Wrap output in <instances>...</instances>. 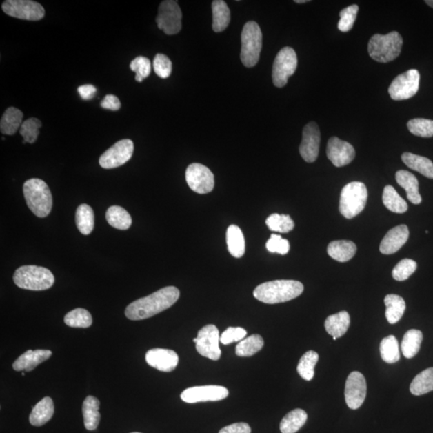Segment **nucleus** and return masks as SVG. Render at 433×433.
Returning a JSON list of instances; mask_svg holds the SVG:
<instances>
[{
	"mask_svg": "<svg viewBox=\"0 0 433 433\" xmlns=\"http://www.w3.org/2000/svg\"><path fill=\"white\" fill-rule=\"evenodd\" d=\"M179 290L175 287L161 288L148 296L132 302L125 309V316L130 321H142L164 312L178 301Z\"/></svg>",
	"mask_w": 433,
	"mask_h": 433,
	"instance_id": "obj_1",
	"label": "nucleus"
},
{
	"mask_svg": "<svg viewBox=\"0 0 433 433\" xmlns=\"http://www.w3.org/2000/svg\"><path fill=\"white\" fill-rule=\"evenodd\" d=\"M303 283L295 280H274L260 284L254 290V296L259 301L276 304L290 301L303 292Z\"/></svg>",
	"mask_w": 433,
	"mask_h": 433,
	"instance_id": "obj_2",
	"label": "nucleus"
},
{
	"mask_svg": "<svg viewBox=\"0 0 433 433\" xmlns=\"http://www.w3.org/2000/svg\"><path fill=\"white\" fill-rule=\"evenodd\" d=\"M28 208L39 218H46L51 213L52 196L48 185L41 179L28 180L23 187Z\"/></svg>",
	"mask_w": 433,
	"mask_h": 433,
	"instance_id": "obj_3",
	"label": "nucleus"
},
{
	"mask_svg": "<svg viewBox=\"0 0 433 433\" xmlns=\"http://www.w3.org/2000/svg\"><path fill=\"white\" fill-rule=\"evenodd\" d=\"M403 39L401 34L392 32L386 35L376 34L369 41L367 50L374 61L388 63L394 61L401 52Z\"/></svg>",
	"mask_w": 433,
	"mask_h": 433,
	"instance_id": "obj_4",
	"label": "nucleus"
},
{
	"mask_svg": "<svg viewBox=\"0 0 433 433\" xmlns=\"http://www.w3.org/2000/svg\"><path fill=\"white\" fill-rule=\"evenodd\" d=\"M13 280L19 288L30 290H46L55 283V277L50 270L37 265H23L18 268Z\"/></svg>",
	"mask_w": 433,
	"mask_h": 433,
	"instance_id": "obj_5",
	"label": "nucleus"
},
{
	"mask_svg": "<svg viewBox=\"0 0 433 433\" xmlns=\"http://www.w3.org/2000/svg\"><path fill=\"white\" fill-rule=\"evenodd\" d=\"M367 200L366 185L362 182H351L344 186L341 191L339 211L348 219L355 218L365 208Z\"/></svg>",
	"mask_w": 433,
	"mask_h": 433,
	"instance_id": "obj_6",
	"label": "nucleus"
},
{
	"mask_svg": "<svg viewBox=\"0 0 433 433\" xmlns=\"http://www.w3.org/2000/svg\"><path fill=\"white\" fill-rule=\"evenodd\" d=\"M241 41V61L245 67L255 66L259 61L263 46V34L257 23L250 21L245 24Z\"/></svg>",
	"mask_w": 433,
	"mask_h": 433,
	"instance_id": "obj_7",
	"label": "nucleus"
},
{
	"mask_svg": "<svg viewBox=\"0 0 433 433\" xmlns=\"http://www.w3.org/2000/svg\"><path fill=\"white\" fill-rule=\"evenodd\" d=\"M298 59L293 48L285 47L278 53L274 61L272 79L274 85L283 88L287 85L288 79L296 71Z\"/></svg>",
	"mask_w": 433,
	"mask_h": 433,
	"instance_id": "obj_8",
	"label": "nucleus"
},
{
	"mask_svg": "<svg viewBox=\"0 0 433 433\" xmlns=\"http://www.w3.org/2000/svg\"><path fill=\"white\" fill-rule=\"evenodd\" d=\"M420 79V73L416 70H410L399 75L388 88L392 99L403 101L414 97L419 90Z\"/></svg>",
	"mask_w": 433,
	"mask_h": 433,
	"instance_id": "obj_9",
	"label": "nucleus"
},
{
	"mask_svg": "<svg viewBox=\"0 0 433 433\" xmlns=\"http://www.w3.org/2000/svg\"><path fill=\"white\" fill-rule=\"evenodd\" d=\"M2 9L9 17L24 21H38L46 16L42 5L32 0H7L3 3Z\"/></svg>",
	"mask_w": 433,
	"mask_h": 433,
	"instance_id": "obj_10",
	"label": "nucleus"
},
{
	"mask_svg": "<svg viewBox=\"0 0 433 433\" xmlns=\"http://www.w3.org/2000/svg\"><path fill=\"white\" fill-rule=\"evenodd\" d=\"M182 13L178 2L165 0L161 2L156 19L157 26L166 35H175L181 29Z\"/></svg>",
	"mask_w": 433,
	"mask_h": 433,
	"instance_id": "obj_11",
	"label": "nucleus"
},
{
	"mask_svg": "<svg viewBox=\"0 0 433 433\" xmlns=\"http://www.w3.org/2000/svg\"><path fill=\"white\" fill-rule=\"evenodd\" d=\"M220 336L219 329L214 325H206L200 330L197 337V351L210 360L219 361L221 356Z\"/></svg>",
	"mask_w": 433,
	"mask_h": 433,
	"instance_id": "obj_12",
	"label": "nucleus"
},
{
	"mask_svg": "<svg viewBox=\"0 0 433 433\" xmlns=\"http://www.w3.org/2000/svg\"><path fill=\"white\" fill-rule=\"evenodd\" d=\"M185 180L190 188L199 194H208L214 190V176L203 165H190L185 171Z\"/></svg>",
	"mask_w": 433,
	"mask_h": 433,
	"instance_id": "obj_13",
	"label": "nucleus"
},
{
	"mask_svg": "<svg viewBox=\"0 0 433 433\" xmlns=\"http://www.w3.org/2000/svg\"><path fill=\"white\" fill-rule=\"evenodd\" d=\"M134 145L130 139L117 142L103 154L99 159L102 168L110 170L125 165L134 154Z\"/></svg>",
	"mask_w": 433,
	"mask_h": 433,
	"instance_id": "obj_14",
	"label": "nucleus"
},
{
	"mask_svg": "<svg viewBox=\"0 0 433 433\" xmlns=\"http://www.w3.org/2000/svg\"><path fill=\"white\" fill-rule=\"evenodd\" d=\"M229 395L228 388L223 386L208 385L192 387L182 392L181 399L185 403L223 401Z\"/></svg>",
	"mask_w": 433,
	"mask_h": 433,
	"instance_id": "obj_15",
	"label": "nucleus"
},
{
	"mask_svg": "<svg viewBox=\"0 0 433 433\" xmlns=\"http://www.w3.org/2000/svg\"><path fill=\"white\" fill-rule=\"evenodd\" d=\"M344 395L346 403L351 410H356L361 407L367 395V383L362 373L352 372L348 376Z\"/></svg>",
	"mask_w": 433,
	"mask_h": 433,
	"instance_id": "obj_16",
	"label": "nucleus"
},
{
	"mask_svg": "<svg viewBox=\"0 0 433 433\" xmlns=\"http://www.w3.org/2000/svg\"><path fill=\"white\" fill-rule=\"evenodd\" d=\"M319 145L321 131L316 122H310L303 131V140L299 146L300 155L305 161L312 163L318 159Z\"/></svg>",
	"mask_w": 433,
	"mask_h": 433,
	"instance_id": "obj_17",
	"label": "nucleus"
},
{
	"mask_svg": "<svg viewBox=\"0 0 433 433\" xmlns=\"http://www.w3.org/2000/svg\"><path fill=\"white\" fill-rule=\"evenodd\" d=\"M327 155L334 166L343 167L350 164L355 159L356 151L348 142L333 137L328 141Z\"/></svg>",
	"mask_w": 433,
	"mask_h": 433,
	"instance_id": "obj_18",
	"label": "nucleus"
},
{
	"mask_svg": "<svg viewBox=\"0 0 433 433\" xmlns=\"http://www.w3.org/2000/svg\"><path fill=\"white\" fill-rule=\"evenodd\" d=\"M145 361L150 367L157 370L170 372L178 366L179 357L178 354L170 349L154 348L147 352Z\"/></svg>",
	"mask_w": 433,
	"mask_h": 433,
	"instance_id": "obj_19",
	"label": "nucleus"
},
{
	"mask_svg": "<svg viewBox=\"0 0 433 433\" xmlns=\"http://www.w3.org/2000/svg\"><path fill=\"white\" fill-rule=\"evenodd\" d=\"M408 237H410V230L407 225L396 226L388 231L383 239L380 245L381 252L383 254H395L407 243Z\"/></svg>",
	"mask_w": 433,
	"mask_h": 433,
	"instance_id": "obj_20",
	"label": "nucleus"
},
{
	"mask_svg": "<svg viewBox=\"0 0 433 433\" xmlns=\"http://www.w3.org/2000/svg\"><path fill=\"white\" fill-rule=\"evenodd\" d=\"M52 355L49 350H29L19 356L13 363V369L17 372H32L39 364L48 360Z\"/></svg>",
	"mask_w": 433,
	"mask_h": 433,
	"instance_id": "obj_21",
	"label": "nucleus"
},
{
	"mask_svg": "<svg viewBox=\"0 0 433 433\" xmlns=\"http://www.w3.org/2000/svg\"><path fill=\"white\" fill-rule=\"evenodd\" d=\"M399 185L406 190L407 198L412 204L419 205L422 198L419 192V182L415 175L407 170H399L396 174Z\"/></svg>",
	"mask_w": 433,
	"mask_h": 433,
	"instance_id": "obj_22",
	"label": "nucleus"
},
{
	"mask_svg": "<svg viewBox=\"0 0 433 433\" xmlns=\"http://www.w3.org/2000/svg\"><path fill=\"white\" fill-rule=\"evenodd\" d=\"M54 412H55V407H54L52 399L48 396L44 397L33 407L29 421L33 426H43L52 419Z\"/></svg>",
	"mask_w": 433,
	"mask_h": 433,
	"instance_id": "obj_23",
	"label": "nucleus"
},
{
	"mask_svg": "<svg viewBox=\"0 0 433 433\" xmlns=\"http://www.w3.org/2000/svg\"><path fill=\"white\" fill-rule=\"evenodd\" d=\"M350 316L347 312H341L332 314L325 321V329L333 337L334 341L341 338L348 332L350 326Z\"/></svg>",
	"mask_w": 433,
	"mask_h": 433,
	"instance_id": "obj_24",
	"label": "nucleus"
},
{
	"mask_svg": "<svg viewBox=\"0 0 433 433\" xmlns=\"http://www.w3.org/2000/svg\"><path fill=\"white\" fill-rule=\"evenodd\" d=\"M356 245L352 241H333L328 245V253L330 257L341 263L348 262L356 253Z\"/></svg>",
	"mask_w": 433,
	"mask_h": 433,
	"instance_id": "obj_25",
	"label": "nucleus"
},
{
	"mask_svg": "<svg viewBox=\"0 0 433 433\" xmlns=\"http://www.w3.org/2000/svg\"><path fill=\"white\" fill-rule=\"evenodd\" d=\"M100 401L98 399L88 396L83 403L82 412L86 430L93 431L97 429L101 421Z\"/></svg>",
	"mask_w": 433,
	"mask_h": 433,
	"instance_id": "obj_26",
	"label": "nucleus"
},
{
	"mask_svg": "<svg viewBox=\"0 0 433 433\" xmlns=\"http://www.w3.org/2000/svg\"><path fill=\"white\" fill-rule=\"evenodd\" d=\"M401 159L408 168L415 170L427 179H433V163L427 157L405 152Z\"/></svg>",
	"mask_w": 433,
	"mask_h": 433,
	"instance_id": "obj_27",
	"label": "nucleus"
},
{
	"mask_svg": "<svg viewBox=\"0 0 433 433\" xmlns=\"http://www.w3.org/2000/svg\"><path fill=\"white\" fill-rule=\"evenodd\" d=\"M23 113L17 108L10 107L3 113L0 121V130L3 134L14 135L23 124Z\"/></svg>",
	"mask_w": 433,
	"mask_h": 433,
	"instance_id": "obj_28",
	"label": "nucleus"
},
{
	"mask_svg": "<svg viewBox=\"0 0 433 433\" xmlns=\"http://www.w3.org/2000/svg\"><path fill=\"white\" fill-rule=\"evenodd\" d=\"M226 243L228 250L234 258H241L245 254V239L242 230L238 225H231L226 231Z\"/></svg>",
	"mask_w": 433,
	"mask_h": 433,
	"instance_id": "obj_29",
	"label": "nucleus"
},
{
	"mask_svg": "<svg viewBox=\"0 0 433 433\" xmlns=\"http://www.w3.org/2000/svg\"><path fill=\"white\" fill-rule=\"evenodd\" d=\"M386 305L385 316L388 323L395 324L401 321L405 312V299L397 294H387L385 299Z\"/></svg>",
	"mask_w": 433,
	"mask_h": 433,
	"instance_id": "obj_30",
	"label": "nucleus"
},
{
	"mask_svg": "<svg viewBox=\"0 0 433 433\" xmlns=\"http://www.w3.org/2000/svg\"><path fill=\"white\" fill-rule=\"evenodd\" d=\"M213 30L221 32L225 30L230 22V11L223 0H214L212 3Z\"/></svg>",
	"mask_w": 433,
	"mask_h": 433,
	"instance_id": "obj_31",
	"label": "nucleus"
},
{
	"mask_svg": "<svg viewBox=\"0 0 433 433\" xmlns=\"http://www.w3.org/2000/svg\"><path fill=\"white\" fill-rule=\"evenodd\" d=\"M308 420L307 412L300 408L292 410L283 417L280 423V431L282 433L297 432Z\"/></svg>",
	"mask_w": 433,
	"mask_h": 433,
	"instance_id": "obj_32",
	"label": "nucleus"
},
{
	"mask_svg": "<svg viewBox=\"0 0 433 433\" xmlns=\"http://www.w3.org/2000/svg\"><path fill=\"white\" fill-rule=\"evenodd\" d=\"M106 219L108 224L118 230H128L132 225V218L129 212L118 205H113L108 209Z\"/></svg>",
	"mask_w": 433,
	"mask_h": 433,
	"instance_id": "obj_33",
	"label": "nucleus"
},
{
	"mask_svg": "<svg viewBox=\"0 0 433 433\" xmlns=\"http://www.w3.org/2000/svg\"><path fill=\"white\" fill-rule=\"evenodd\" d=\"M423 334L419 330L412 329L403 336L401 350L407 359L414 357L421 349Z\"/></svg>",
	"mask_w": 433,
	"mask_h": 433,
	"instance_id": "obj_34",
	"label": "nucleus"
},
{
	"mask_svg": "<svg viewBox=\"0 0 433 433\" xmlns=\"http://www.w3.org/2000/svg\"><path fill=\"white\" fill-rule=\"evenodd\" d=\"M383 203L393 213L403 214L407 210V204L397 193L394 187L387 185L383 192Z\"/></svg>",
	"mask_w": 433,
	"mask_h": 433,
	"instance_id": "obj_35",
	"label": "nucleus"
},
{
	"mask_svg": "<svg viewBox=\"0 0 433 433\" xmlns=\"http://www.w3.org/2000/svg\"><path fill=\"white\" fill-rule=\"evenodd\" d=\"M76 224L80 232L83 235L92 233L94 228V213L91 206L82 204L77 210Z\"/></svg>",
	"mask_w": 433,
	"mask_h": 433,
	"instance_id": "obj_36",
	"label": "nucleus"
},
{
	"mask_svg": "<svg viewBox=\"0 0 433 433\" xmlns=\"http://www.w3.org/2000/svg\"><path fill=\"white\" fill-rule=\"evenodd\" d=\"M410 391L415 396L424 395L433 391V367L426 369L413 379Z\"/></svg>",
	"mask_w": 433,
	"mask_h": 433,
	"instance_id": "obj_37",
	"label": "nucleus"
},
{
	"mask_svg": "<svg viewBox=\"0 0 433 433\" xmlns=\"http://www.w3.org/2000/svg\"><path fill=\"white\" fill-rule=\"evenodd\" d=\"M264 341L260 334H252L240 341L236 346V355L240 357H250L255 355L263 348Z\"/></svg>",
	"mask_w": 433,
	"mask_h": 433,
	"instance_id": "obj_38",
	"label": "nucleus"
},
{
	"mask_svg": "<svg viewBox=\"0 0 433 433\" xmlns=\"http://www.w3.org/2000/svg\"><path fill=\"white\" fill-rule=\"evenodd\" d=\"M319 361L318 353L314 351H309L304 354L300 359L297 367V372L299 376L305 381H312L314 376V367Z\"/></svg>",
	"mask_w": 433,
	"mask_h": 433,
	"instance_id": "obj_39",
	"label": "nucleus"
},
{
	"mask_svg": "<svg viewBox=\"0 0 433 433\" xmlns=\"http://www.w3.org/2000/svg\"><path fill=\"white\" fill-rule=\"evenodd\" d=\"M380 350L382 360L387 363H395L400 360L399 343L394 336H388L383 339Z\"/></svg>",
	"mask_w": 433,
	"mask_h": 433,
	"instance_id": "obj_40",
	"label": "nucleus"
},
{
	"mask_svg": "<svg viewBox=\"0 0 433 433\" xmlns=\"http://www.w3.org/2000/svg\"><path fill=\"white\" fill-rule=\"evenodd\" d=\"M65 323L70 328H88L92 323V317L87 310L77 308L66 314Z\"/></svg>",
	"mask_w": 433,
	"mask_h": 433,
	"instance_id": "obj_41",
	"label": "nucleus"
},
{
	"mask_svg": "<svg viewBox=\"0 0 433 433\" xmlns=\"http://www.w3.org/2000/svg\"><path fill=\"white\" fill-rule=\"evenodd\" d=\"M270 230L282 234L289 233L294 228V221L289 215L273 214L265 221Z\"/></svg>",
	"mask_w": 433,
	"mask_h": 433,
	"instance_id": "obj_42",
	"label": "nucleus"
},
{
	"mask_svg": "<svg viewBox=\"0 0 433 433\" xmlns=\"http://www.w3.org/2000/svg\"><path fill=\"white\" fill-rule=\"evenodd\" d=\"M42 127V123L37 118H30L23 122L19 130V134L23 137V144H33L37 141L39 134V129Z\"/></svg>",
	"mask_w": 433,
	"mask_h": 433,
	"instance_id": "obj_43",
	"label": "nucleus"
},
{
	"mask_svg": "<svg viewBox=\"0 0 433 433\" xmlns=\"http://www.w3.org/2000/svg\"><path fill=\"white\" fill-rule=\"evenodd\" d=\"M407 129L413 135L421 137H433V121L416 118L407 122Z\"/></svg>",
	"mask_w": 433,
	"mask_h": 433,
	"instance_id": "obj_44",
	"label": "nucleus"
},
{
	"mask_svg": "<svg viewBox=\"0 0 433 433\" xmlns=\"http://www.w3.org/2000/svg\"><path fill=\"white\" fill-rule=\"evenodd\" d=\"M417 268V263L412 259H403L392 270V277L396 281H405L414 273Z\"/></svg>",
	"mask_w": 433,
	"mask_h": 433,
	"instance_id": "obj_45",
	"label": "nucleus"
},
{
	"mask_svg": "<svg viewBox=\"0 0 433 433\" xmlns=\"http://www.w3.org/2000/svg\"><path fill=\"white\" fill-rule=\"evenodd\" d=\"M358 12L359 7L356 4L342 10L341 13H339L341 19H339L338 23L339 31L347 32L351 30L354 23L356 21Z\"/></svg>",
	"mask_w": 433,
	"mask_h": 433,
	"instance_id": "obj_46",
	"label": "nucleus"
},
{
	"mask_svg": "<svg viewBox=\"0 0 433 433\" xmlns=\"http://www.w3.org/2000/svg\"><path fill=\"white\" fill-rule=\"evenodd\" d=\"M130 70L136 72V81L142 82L144 79L150 75L151 62L147 57H137L130 63Z\"/></svg>",
	"mask_w": 433,
	"mask_h": 433,
	"instance_id": "obj_47",
	"label": "nucleus"
},
{
	"mask_svg": "<svg viewBox=\"0 0 433 433\" xmlns=\"http://www.w3.org/2000/svg\"><path fill=\"white\" fill-rule=\"evenodd\" d=\"M265 247L269 252L277 253L279 254H287L290 250V243L288 240L284 239L279 234H273L270 236Z\"/></svg>",
	"mask_w": 433,
	"mask_h": 433,
	"instance_id": "obj_48",
	"label": "nucleus"
},
{
	"mask_svg": "<svg viewBox=\"0 0 433 433\" xmlns=\"http://www.w3.org/2000/svg\"><path fill=\"white\" fill-rule=\"evenodd\" d=\"M154 70L157 76L162 79L168 78L172 72V62L168 57L163 54H157L154 57Z\"/></svg>",
	"mask_w": 433,
	"mask_h": 433,
	"instance_id": "obj_49",
	"label": "nucleus"
},
{
	"mask_svg": "<svg viewBox=\"0 0 433 433\" xmlns=\"http://www.w3.org/2000/svg\"><path fill=\"white\" fill-rule=\"evenodd\" d=\"M247 334V331L243 328L230 327L221 334L220 342L224 345H228V344L242 341Z\"/></svg>",
	"mask_w": 433,
	"mask_h": 433,
	"instance_id": "obj_50",
	"label": "nucleus"
},
{
	"mask_svg": "<svg viewBox=\"0 0 433 433\" xmlns=\"http://www.w3.org/2000/svg\"><path fill=\"white\" fill-rule=\"evenodd\" d=\"M219 433H252V429L247 423H235L223 427Z\"/></svg>",
	"mask_w": 433,
	"mask_h": 433,
	"instance_id": "obj_51",
	"label": "nucleus"
},
{
	"mask_svg": "<svg viewBox=\"0 0 433 433\" xmlns=\"http://www.w3.org/2000/svg\"><path fill=\"white\" fill-rule=\"evenodd\" d=\"M101 105L105 110L118 111L120 110L121 104L119 98L114 95H107L101 103Z\"/></svg>",
	"mask_w": 433,
	"mask_h": 433,
	"instance_id": "obj_52",
	"label": "nucleus"
},
{
	"mask_svg": "<svg viewBox=\"0 0 433 433\" xmlns=\"http://www.w3.org/2000/svg\"><path fill=\"white\" fill-rule=\"evenodd\" d=\"M77 90L82 99L85 101L92 99L97 91L96 87L91 85L80 86Z\"/></svg>",
	"mask_w": 433,
	"mask_h": 433,
	"instance_id": "obj_53",
	"label": "nucleus"
},
{
	"mask_svg": "<svg viewBox=\"0 0 433 433\" xmlns=\"http://www.w3.org/2000/svg\"><path fill=\"white\" fill-rule=\"evenodd\" d=\"M294 2L296 3H304L309 2V0H295Z\"/></svg>",
	"mask_w": 433,
	"mask_h": 433,
	"instance_id": "obj_54",
	"label": "nucleus"
},
{
	"mask_svg": "<svg viewBox=\"0 0 433 433\" xmlns=\"http://www.w3.org/2000/svg\"><path fill=\"white\" fill-rule=\"evenodd\" d=\"M425 3L433 8V0H426Z\"/></svg>",
	"mask_w": 433,
	"mask_h": 433,
	"instance_id": "obj_55",
	"label": "nucleus"
},
{
	"mask_svg": "<svg viewBox=\"0 0 433 433\" xmlns=\"http://www.w3.org/2000/svg\"><path fill=\"white\" fill-rule=\"evenodd\" d=\"M22 376H26V372H22Z\"/></svg>",
	"mask_w": 433,
	"mask_h": 433,
	"instance_id": "obj_56",
	"label": "nucleus"
},
{
	"mask_svg": "<svg viewBox=\"0 0 433 433\" xmlns=\"http://www.w3.org/2000/svg\"><path fill=\"white\" fill-rule=\"evenodd\" d=\"M131 433H141V432H131Z\"/></svg>",
	"mask_w": 433,
	"mask_h": 433,
	"instance_id": "obj_57",
	"label": "nucleus"
}]
</instances>
